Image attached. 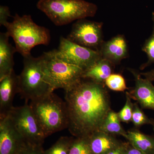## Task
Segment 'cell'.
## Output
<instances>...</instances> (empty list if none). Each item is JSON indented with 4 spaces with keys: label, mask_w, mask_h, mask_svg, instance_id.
Masks as SVG:
<instances>
[{
    "label": "cell",
    "mask_w": 154,
    "mask_h": 154,
    "mask_svg": "<svg viewBox=\"0 0 154 154\" xmlns=\"http://www.w3.org/2000/svg\"><path fill=\"white\" fill-rule=\"evenodd\" d=\"M65 91L68 128L71 134L76 137H88L99 131L111 110L105 85L82 79Z\"/></svg>",
    "instance_id": "1"
},
{
    "label": "cell",
    "mask_w": 154,
    "mask_h": 154,
    "mask_svg": "<svg viewBox=\"0 0 154 154\" xmlns=\"http://www.w3.org/2000/svg\"><path fill=\"white\" fill-rule=\"evenodd\" d=\"M12 22L5 27L10 37L14 39L17 52L24 57L31 55V49L40 45H47L50 41L49 30L36 24L30 15L15 14Z\"/></svg>",
    "instance_id": "2"
},
{
    "label": "cell",
    "mask_w": 154,
    "mask_h": 154,
    "mask_svg": "<svg viewBox=\"0 0 154 154\" xmlns=\"http://www.w3.org/2000/svg\"><path fill=\"white\" fill-rule=\"evenodd\" d=\"M29 105L45 137L68 128L66 104L53 92L31 100Z\"/></svg>",
    "instance_id": "3"
},
{
    "label": "cell",
    "mask_w": 154,
    "mask_h": 154,
    "mask_svg": "<svg viewBox=\"0 0 154 154\" xmlns=\"http://www.w3.org/2000/svg\"><path fill=\"white\" fill-rule=\"evenodd\" d=\"M36 7L57 26L94 17L98 10L95 4L84 0H39Z\"/></svg>",
    "instance_id": "4"
},
{
    "label": "cell",
    "mask_w": 154,
    "mask_h": 154,
    "mask_svg": "<svg viewBox=\"0 0 154 154\" xmlns=\"http://www.w3.org/2000/svg\"><path fill=\"white\" fill-rule=\"evenodd\" d=\"M23 63V70L18 75L19 93L22 98L27 102L54 92L45 80L42 56L24 57Z\"/></svg>",
    "instance_id": "5"
},
{
    "label": "cell",
    "mask_w": 154,
    "mask_h": 154,
    "mask_svg": "<svg viewBox=\"0 0 154 154\" xmlns=\"http://www.w3.org/2000/svg\"><path fill=\"white\" fill-rule=\"evenodd\" d=\"M41 56L45 79L53 91L59 88L65 91L82 79L84 70L58 58L54 50Z\"/></svg>",
    "instance_id": "6"
},
{
    "label": "cell",
    "mask_w": 154,
    "mask_h": 154,
    "mask_svg": "<svg viewBox=\"0 0 154 154\" xmlns=\"http://www.w3.org/2000/svg\"><path fill=\"white\" fill-rule=\"evenodd\" d=\"M7 114L15 129L26 143L42 145L46 137L30 105L26 103L20 107H14Z\"/></svg>",
    "instance_id": "7"
},
{
    "label": "cell",
    "mask_w": 154,
    "mask_h": 154,
    "mask_svg": "<svg viewBox=\"0 0 154 154\" xmlns=\"http://www.w3.org/2000/svg\"><path fill=\"white\" fill-rule=\"evenodd\" d=\"M54 51L58 58L84 71L102 58L99 51L81 46L63 37L60 38L58 48Z\"/></svg>",
    "instance_id": "8"
},
{
    "label": "cell",
    "mask_w": 154,
    "mask_h": 154,
    "mask_svg": "<svg viewBox=\"0 0 154 154\" xmlns=\"http://www.w3.org/2000/svg\"><path fill=\"white\" fill-rule=\"evenodd\" d=\"M102 22L78 20L67 37L70 41L84 47L99 51L103 42Z\"/></svg>",
    "instance_id": "9"
},
{
    "label": "cell",
    "mask_w": 154,
    "mask_h": 154,
    "mask_svg": "<svg viewBox=\"0 0 154 154\" xmlns=\"http://www.w3.org/2000/svg\"><path fill=\"white\" fill-rule=\"evenodd\" d=\"M8 114L0 116V154H16L27 144Z\"/></svg>",
    "instance_id": "10"
},
{
    "label": "cell",
    "mask_w": 154,
    "mask_h": 154,
    "mask_svg": "<svg viewBox=\"0 0 154 154\" xmlns=\"http://www.w3.org/2000/svg\"><path fill=\"white\" fill-rule=\"evenodd\" d=\"M134 78L135 87L128 93L131 98L137 101L142 108L154 110V86L151 81L142 78L140 74L129 69Z\"/></svg>",
    "instance_id": "11"
},
{
    "label": "cell",
    "mask_w": 154,
    "mask_h": 154,
    "mask_svg": "<svg viewBox=\"0 0 154 154\" xmlns=\"http://www.w3.org/2000/svg\"><path fill=\"white\" fill-rule=\"evenodd\" d=\"M102 57L113 64H118L128 56V47L125 36L118 35L104 42L99 50Z\"/></svg>",
    "instance_id": "12"
},
{
    "label": "cell",
    "mask_w": 154,
    "mask_h": 154,
    "mask_svg": "<svg viewBox=\"0 0 154 154\" xmlns=\"http://www.w3.org/2000/svg\"><path fill=\"white\" fill-rule=\"evenodd\" d=\"M18 75L14 71L0 79V116L6 115L14 107L13 100L19 93Z\"/></svg>",
    "instance_id": "13"
},
{
    "label": "cell",
    "mask_w": 154,
    "mask_h": 154,
    "mask_svg": "<svg viewBox=\"0 0 154 154\" xmlns=\"http://www.w3.org/2000/svg\"><path fill=\"white\" fill-rule=\"evenodd\" d=\"M88 138L93 154H106L122 143L114 136L101 131H95Z\"/></svg>",
    "instance_id": "14"
},
{
    "label": "cell",
    "mask_w": 154,
    "mask_h": 154,
    "mask_svg": "<svg viewBox=\"0 0 154 154\" xmlns=\"http://www.w3.org/2000/svg\"><path fill=\"white\" fill-rule=\"evenodd\" d=\"M7 32L0 34V79L11 73L14 70V56L17 52L9 42Z\"/></svg>",
    "instance_id": "15"
},
{
    "label": "cell",
    "mask_w": 154,
    "mask_h": 154,
    "mask_svg": "<svg viewBox=\"0 0 154 154\" xmlns=\"http://www.w3.org/2000/svg\"><path fill=\"white\" fill-rule=\"evenodd\" d=\"M113 64L105 59H100L84 71L82 79L105 85L106 79L112 73Z\"/></svg>",
    "instance_id": "16"
},
{
    "label": "cell",
    "mask_w": 154,
    "mask_h": 154,
    "mask_svg": "<svg viewBox=\"0 0 154 154\" xmlns=\"http://www.w3.org/2000/svg\"><path fill=\"white\" fill-rule=\"evenodd\" d=\"M125 138L134 147L145 154H154V138L137 130L128 131Z\"/></svg>",
    "instance_id": "17"
},
{
    "label": "cell",
    "mask_w": 154,
    "mask_h": 154,
    "mask_svg": "<svg viewBox=\"0 0 154 154\" xmlns=\"http://www.w3.org/2000/svg\"><path fill=\"white\" fill-rule=\"evenodd\" d=\"M120 122L118 113L111 109L107 113L99 130L112 135H121L125 138L127 132L123 129Z\"/></svg>",
    "instance_id": "18"
},
{
    "label": "cell",
    "mask_w": 154,
    "mask_h": 154,
    "mask_svg": "<svg viewBox=\"0 0 154 154\" xmlns=\"http://www.w3.org/2000/svg\"><path fill=\"white\" fill-rule=\"evenodd\" d=\"M73 138L61 137L50 148L44 151V154H69Z\"/></svg>",
    "instance_id": "19"
},
{
    "label": "cell",
    "mask_w": 154,
    "mask_h": 154,
    "mask_svg": "<svg viewBox=\"0 0 154 154\" xmlns=\"http://www.w3.org/2000/svg\"><path fill=\"white\" fill-rule=\"evenodd\" d=\"M69 154H93L88 137H76L73 139Z\"/></svg>",
    "instance_id": "20"
},
{
    "label": "cell",
    "mask_w": 154,
    "mask_h": 154,
    "mask_svg": "<svg viewBox=\"0 0 154 154\" xmlns=\"http://www.w3.org/2000/svg\"><path fill=\"white\" fill-rule=\"evenodd\" d=\"M105 86L114 91L123 92L128 89L124 77L119 74L112 73L105 80Z\"/></svg>",
    "instance_id": "21"
},
{
    "label": "cell",
    "mask_w": 154,
    "mask_h": 154,
    "mask_svg": "<svg viewBox=\"0 0 154 154\" xmlns=\"http://www.w3.org/2000/svg\"><path fill=\"white\" fill-rule=\"evenodd\" d=\"M153 28L151 36L146 40L142 47V51L145 52L147 56L148 60L146 63L143 64L140 67L143 70L146 67L154 63V14L152 15Z\"/></svg>",
    "instance_id": "22"
},
{
    "label": "cell",
    "mask_w": 154,
    "mask_h": 154,
    "mask_svg": "<svg viewBox=\"0 0 154 154\" xmlns=\"http://www.w3.org/2000/svg\"><path fill=\"white\" fill-rule=\"evenodd\" d=\"M131 122L136 127H139L144 125H151L154 126V120L149 118L145 114L136 103L134 104Z\"/></svg>",
    "instance_id": "23"
},
{
    "label": "cell",
    "mask_w": 154,
    "mask_h": 154,
    "mask_svg": "<svg viewBox=\"0 0 154 154\" xmlns=\"http://www.w3.org/2000/svg\"><path fill=\"white\" fill-rule=\"evenodd\" d=\"M131 99L128 93L126 92L125 104L118 113L119 119L122 122L128 123L131 122L134 104L131 102Z\"/></svg>",
    "instance_id": "24"
},
{
    "label": "cell",
    "mask_w": 154,
    "mask_h": 154,
    "mask_svg": "<svg viewBox=\"0 0 154 154\" xmlns=\"http://www.w3.org/2000/svg\"><path fill=\"white\" fill-rule=\"evenodd\" d=\"M44 151L41 145L28 143L16 154H44Z\"/></svg>",
    "instance_id": "25"
},
{
    "label": "cell",
    "mask_w": 154,
    "mask_h": 154,
    "mask_svg": "<svg viewBox=\"0 0 154 154\" xmlns=\"http://www.w3.org/2000/svg\"><path fill=\"white\" fill-rule=\"evenodd\" d=\"M11 12L8 7L6 6H0V25L5 26L8 22V18L11 17Z\"/></svg>",
    "instance_id": "26"
},
{
    "label": "cell",
    "mask_w": 154,
    "mask_h": 154,
    "mask_svg": "<svg viewBox=\"0 0 154 154\" xmlns=\"http://www.w3.org/2000/svg\"><path fill=\"white\" fill-rule=\"evenodd\" d=\"M127 145L126 143H122L118 147L111 150L106 154H126Z\"/></svg>",
    "instance_id": "27"
},
{
    "label": "cell",
    "mask_w": 154,
    "mask_h": 154,
    "mask_svg": "<svg viewBox=\"0 0 154 154\" xmlns=\"http://www.w3.org/2000/svg\"><path fill=\"white\" fill-rule=\"evenodd\" d=\"M126 154H145L140 150L134 147L133 146L128 144Z\"/></svg>",
    "instance_id": "28"
},
{
    "label": "cell",
    "mask_w": 154,
    "mask_h": 154,
    "mask_svg": "<svg viewBox=\"0 0 154 154\" xmlns=\"http://www.w3.org/2000/svg\"><path fill=\"white\" fill-rule=\"evenodd\" d=\"M140 75L152 82H154V69L146 72L140 73Z\"/></svg>",
    "instance_id": "29"
},
{
    "label": "cell",
    "mask_w": 154,
    "mask_h": 154,
    "mask_svg": "<svg viewBox=\"0 0 154 154\" xmlns=\"http://www.w3.org/2000/svg\"><path fill=\"white\" fill-rule=\"evenodd\" d=\"M153 127H153V131H154V126H153Z\"/></svg>",
    "instance_id": "30"
}]
</instances>
